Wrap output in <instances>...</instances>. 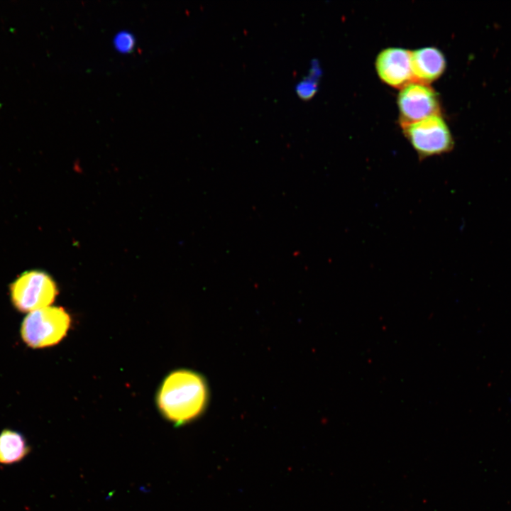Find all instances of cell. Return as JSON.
<instances>
[{
    "label": "cell",
    "instance_id": "7a4b0ae2",
    "mask_svg": "<svg viewBox=\"0 0 511 511\" xmlns=\"http://www.w3.org/2000/svg\"><path fill=\"white\" fill-rule=\"evenodd\" d=\"M71 317L60 307H46L28 313L24 318L21 335L23 341L34 348L58 344L67 335Z\"/></svg>",
    "mask_w": 511,
    "mask_h": 511
},
{
    "label": "cell",
    "instance_id": "30bf717a",
    "mask_svg": "<svg viewBox=\"0 0 511 511\" xmlns=\"http://www.w3.org/2000/svg\"><path fill=\"white\" fill-rule=\"evenodd\" d=\"M116 45L119 47V49L127 50L129 49L132 45V39L128 34L119 35L116 39Z\"/></svg>",
    "mask_w": 511,
    "mask_h": 511
},
{
    "label": "cell",
    "instance_id": "52a82bcc",
    "mask_svg": "<svg viewBox=\"0 0 511 511\" xmlns=\"http://www.w3.org/2000/svg\"><path fill=\"white\" fill-rule=\"evenodd\" d=\"M413 82L428 84L439 79L446 69V59L436 48L425 47L411 52Z\"/></svg>",
    "mask_w": 511,
    "mask_h": 511
},
{
    "label": "cell",
    "instance_id": "3957f363",
    "mask_svg": "<svg viewBox=\"0 0 511 511\" xmlns=\"http://www.w3.org/2000/svg\"><path fill=\"white\" fill-rule=\"evenodd\" d=\"M407 138L420 161L451 151L454 141L441 114L402 126Z\"/></svg>",
    "mask_w": 511,
    "mask_h": 511
},
{
    "label": "cell",
    "instance_id": "8992f818",
    "mask_svg": "<svg viewBox=\"0 0 511 511\" xmlns=\"http://www.w3.org/2000/svg\"><path fill=\"white\" fill-rule=\"evenodd\" d=\"M375 70L383 82L401 89L413 82L411 52L401 48H385L376 57Z\"/></svg>",
    "mask_w": 511,
    "mask_h": 511
},
{
    "label": "cell",
    "instance_id": "ba28073f",
    "mask_svg": "<svg viewBox=\"0 0 511 511\" xmlns=\"http://www.w3.org/2000/svg\"><path fill=\"white\" fill-rule=\"evenodd\" d=\"M30 447L22 434L12 429L0 433V464L18 463L29 454Z\"/></svg>",
    "mask_w": 511,
    "mask_h": 511
},
{
    "label": "cell",
    "instance_id": "9c48e42d",
    "mask_svg": "<svg viewBox=\"0 0 511 511\" xmlns=\"http://www.w3.org/2000/svg\"><path fill=\"white\" fill-rule=\"evenodd\" d=\"M315 70H312L311 75L305 79L300 81L296 87V90L299 96L303 99H308L312 97L317 89V77L319 75Z\"/></svg>",
    "mask_w": 511,
    "mask_h": 511
},
{
    "label": "cell",
    "instance_id": "5b68a950",
    "mask_svg": "<svg viewBox=\"0 0 511 511\" xmlns=\"http://www.w3.org/2000/svg\"><path fill=\"white\" fill-rule=\"evenodd\" d=\"M397 106L401 126L441 114L436 92L428 84L416 82L401 88Z\"/></svg>",
    "mask_w": 511,
    "mask_h": 511
},
{
    "label": "cell",
    "instance_id": "277c9868",
    "mask_svg": "<svg viewBox=\"0 0 511 511\" xmlns=\"http://www.w3.org/2000/svg\"><path fill=\"white\" fill-rule=\"evenodd\" d=\"M10 291L13 306L18 311L28 313L49 307L57 294L54 280L40 270L22 273L12 282Z\"/></svg>",
    "mask_w": 511,
    "mask_h": 511
},
{
    "label": "cell",
    "instance_id": "6da1fadb",
    "mask_svg": "<svg viewBox=\"0 0 511 511\" xmlns=\"http://www.w3.org/2000/svg\"><path fill=\"white\" fill-rule=\"evenodd\" d=\"M209 401L204 378L195 371L180 369L162 383L156 402L160 413L171 422L184 424L202 414Z\"/></svg>",
    "mask_w": 511,
    "mask_h": 511
}]
</instances>
